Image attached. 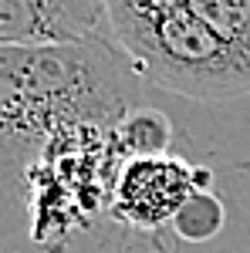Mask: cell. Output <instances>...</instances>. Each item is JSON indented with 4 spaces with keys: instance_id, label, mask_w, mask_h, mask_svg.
<instances>
[{
    "instance_id": "obj_1",
    "label": "cell",
    "mask_w": 250,
    "mask_h": 253,
    "mask_svg": "<svg viewBox=\"0 0 250 253\" xmlns=\"http://www.w3.org/2000/svg\"><path fill=\"white\" fill-rule=\"evenodd\" d=\"M142 75L115 41L0 47V236H31V193L54 142L75 128H118L139 108Z\"/></svg>"
},
{
    "instance_id": "obj_2",
    "label": "cell",
    "mask_w": 250,
    "mask_h": 253,
    "mask_svg": "<svg viewBox=\"0 0 250 253\" xmlns=\"http://www.w3.org/2000/svg\"><path fill=\"white\" fill-rule=\"evenodd\" d=\"M112 41L142 81L193 101L250 95V61L196 20L186 0H105Z\"/></svg>"
},
{
    "instance_id": "obj_3",
    "label": "cell",
    "mask_w": 250,
    "mask_h": 253,
    "mask_svg": "<svg viewBox=\"0 0 250 253\" xmlns=\"http://www.w3.org/2000/svg\"><path fill=\"white\" fill-rule=\"evenodd\" d=\"M210 169L176 156L125 159L112 186V213L139 230H159L179 216L193 193L210 189Z\"/></svg>"
},
{
    "instance_id": "obj_4",
    "label": "cell",
    "mask_w": 250,
    "mask_h": 253,
    "mask_svg": "<svg viewBox=\"0 0 250 253\" xmlns=\"http://www.w3.org/2000/svg\"><path fill=\"white\" fill-rule=\"evenodd\" d=\"M112 41L105 0H0V47H71Z\"/></svg>"
},
{
    "instance_id": "obj_5",
    "label": "cell",
    "mask_w": 250,
    "mask_h": 253,
    "mask_svg": "<svg viewBox=\"0 0 250 253\" xmlns=\"http://www.w3.org/2000/svg\"><path fill=\"white\" fill-rule=\"evenodd\" d=\"M115 142L122 156L129 159H152V156H169V142H173V122L155 112V108H135L118 122Z\"/></svg>"
},
{
    "instance_id": "obj_6",
    "label": "cell",
    "mask_w": 250,
    "mask_h": 253,
    "mask_svg": "<svg viewBox=\"0 0 250 253\" xmlns=\"http://www.w3.org/2000/svg\"><path fill=\"white\" fill-rule=\"evenodd\" d=\"M186 7L250 61V0H186Z\"/></svg>"
},
{
    "instance_id": "obj_7",
    "label": "cell",
    "mask_w": 250,
    "mask_h": 253,
    "mask_svg": "<svg viewBox=\"0 0 250 253\" xmlns=\"http://www.w3.org/2000/svg\"><path fill=\"white\" fill-rule=\"evenodd\" d=\"M176 233L190 243H206L223 230V203L210 193V189H200L186 199V206L179 210V216L173 219Z\"/></svg>"
}]
</instances>
